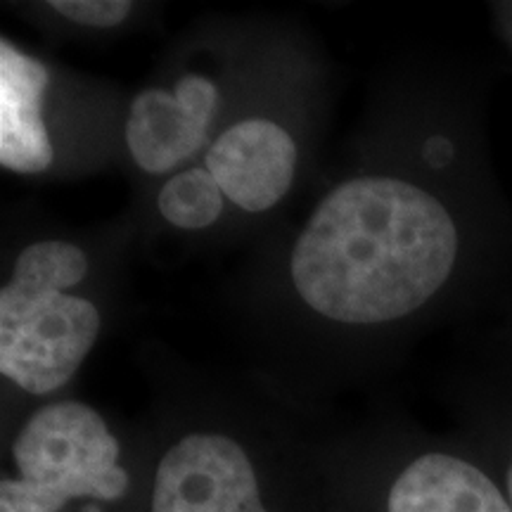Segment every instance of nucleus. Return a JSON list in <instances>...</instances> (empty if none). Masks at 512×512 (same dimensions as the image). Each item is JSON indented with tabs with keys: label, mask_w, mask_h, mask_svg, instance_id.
Here are the masks:
<instances>
[{
	"label": "nucleus",
	"mask_w": 512,
	"mask_h": 512,
	"mask_svg": "<svg viewBox=\"0 0 512 512\" xmlns=\"http://www.w3.org/2000/svg\"><path fill=\"white\" fill-rule=\"evenodd\" d=\"M152 512H266L245 448L223 434L195 432L157 467Z\"/></svg>",
	"instance_id": "20e7f679"
},
{
	"label": "nucleus",
	"mask_w": 512,
	"mask_h": 512,
	"mask_svg": "<svg viewBox=\"0 0 512 512\" xmlns=\"http://www.w3.org/2000/svg\"><path fill=\"white\" fill-rule=\"evenodd\" d=\"M458 230L437 197L399 178H354L320 202L292 252V280L320 316L387 323L446 283Z\"/></svg>",
	"instance_id": "f257e3e1"
},
{
	"label": "nucleus",
	"mask_w": 512,
	"mask_h": 512,
	"mask_svg": "<svg viewBox=\"0 0 512 512\" xmlns=\"http://www.w3.org/2000/svg\"><path fill=\"white\" fill-rule=\"evenodd\" d=\"M88 273L72 242L41 240L19 254L0 292V373L29 394H50L72 380L93 349L100 313L64 294Z\"/></svg>",
	"instance_id": "f03ea898"
},
{
	"label": "nucleus",
	"mask_w": 512,
	"mask_h": 512,
	"mask_svg": "<svg viewBox=\"0 0 512 512\" xmlns=\"http://www.w3.org/2000/svg\"><path fill=\"white\" fill-rule=\"evenodd\" d=\"M389 512H512L501 489L465 460L427 453L396 477Z\"/></svg>",
	"instance_id": "6e6552de"
},
{
	"label": "nucleus",
	"mask_w": 512,
	"mask_h": 512,
	"mask_svg": "<svg viewBox=\"0 0 512 512\" xmlns=\"http://www.w3.org/2000/svg\"><path fill=\"white\" fill-rule=\"evenodd\" d=\"M48 69L0 41V166L15 174H41L53 164V143L43 124Z\"/></svg>",
	"instance_id": "0eeeda50"
},
{
	"label": "nucleus",
	"mask_w": 512,
	"mask_h": 512,
	"mask_svg": "<svg viewBox=\"0 0 512 512\" xmlns=\"http://www.w3.org/2000/svg\"><path fill=\"white\" fill-rule=\"evenodd\" d=\"M216 105V86L200 74L183 76L174 93L143 91L128 112V152L147 174L174 169L204 143Z\"/></svg>",
	"instance_id": "39448f33"
},
{
	"label": "nucleus",
	"mask_w": 512,
	"mask_h": 512,
	"mask_svg": "<svg viewBox=\"0 0 512 512\" xmlns=\"http://www.w3.org/2000/svg\"><path fill=\"white\" fill-rule=\"evenodd\" d=\"M19 477L0 482V512H60L72 498L117 501L128 491L119 441L86 403H53L12 444Z\"/></svg>",
	"instance_id": "7ed1b4c3"
},
{
	"label": "nucleus",
	"mask_w": 512,
	"mask_h": 512,
	"mask_svg": "<svg viewBox=\"0 0 512 512\" xmlns=\"http://www.w3.org/2000/svg\"><path fill=\"white\" fill-rule=\"evenodd\" d=\"M223 197L226 195L207 169H188L166 181L157 204L171 226L200 230L219 219Z\"/></svg>",
	"instance_id": "1a4fd4ad"
},
{
	"label": "nucleus",
	"mask_w": 512,
	"mask_h": 512,
	"mask_svg": "<svg viewBox=\"0 0 512 512\" xmlns=\"http://www.w3.org/2000/svg\"><path fill=\"white\" fill-rule=\"evenodd\" d=\"M50 8L83 27L110 29L131 15L128 0H53Z\"/></svg>",
	"instance_id": "9d476101"
},
{
	"label": "nucleus",
	"mask_w": 512,
	"mask_h": 512,
	"mask_svg": "<svg viewBox=\"0 0 512 512\" xmlns=\"http://www.w3.org/2000/svg\"><path fill=\"white\" fill-rule=\"evenodd\" d=\"M207 171L240 209H271L294 181L297 147L285 128L266 119L230 126L207 152Z\"/></svg>",
	"instance_id": "423d86ee"
},
{
	"label": "nucleus",
	"mask_w": 512,
	"mask_h": 512,
	"mask_svg": "<svg viewBox=\"0 0 512 512\" xmlns=\"http://www.w3.org/2000/svg\"><path fill=\"white\" fill-rule=\"evenodd\" d=\"M508 494H510V505H512V465L508 470Z\"/></svg>",
	"instance_id": "9b49d317"
}]
</instances>
